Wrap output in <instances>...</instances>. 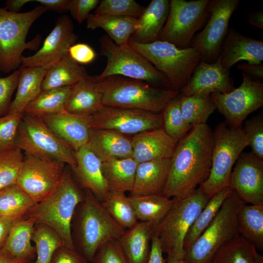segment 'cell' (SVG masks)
Instances as JSON below:
<instances>
[{
  "label": "cell",
  "instance_id": "29",
  "mask_svg": "<svg viewBox=\"0 0 263 263\" xmlns=\"http://www.w3.org/2000/svg\"><path fill=\"white\" fill-rule=\"evenodd\" d=\"M17 91L7 113L23 114L26 107L41 92L47 70L41 67H20Z\"/></svg>",
  "mask_w": 263,
  "mask_h": 263
},
{
  "label": "cell",
  "instance_id": "4",
  "mask_svg": "<svg viewBox=\"0 0 263 263\" xmlns=\"http://www.w3.org/2000/svg\"><path fill=\"white\" fill-rule=\"evenodd\" d=\"M105 106L141 110L160 113L180 93L148 83L119 75L106 77L98 83Z\"/></svg>",
  "mask_w": 263,
  "mask_h": 263
},
{
  "label": "cell",
  "instance_id": "23",
  "mask_svg": "<svg viewBox=\"0 0 263 263\" xmlns=\"http://www.w3.org/2000/svg\"><path fill=\"white\" fill-rule=\"evenodd\" d=\"M76 164L71 169L74 177L83 189L91 191L102 201L109 191L102 170V162L88 145L75 151Z\"/></svg>",
  "mask_w": 263,
  "mask_h": 263
},
{
  "label": "cell",
  "instance_id": "56",
  "mask_svg": "<svg viewBox=\"0 0 263 263\" xmlns=\"http://www.w3.org/2000/svg\"><path fill=\"white\" fill-rule=\"evenodd\" d=\"M16 222H17L0 217V250L6 243L11 230Z\"/></svg>",
  "mask_w": 263,
  "mask_h": 263
},
{
  "label": "cell",
  "instance_id": "59",
  "mask_svg": "<svg viewBox=\"0 0 263 263\" xmlns=\"http://www.w3.org/2000/svg\"><path fill=\"white\" fill-rule=\"evenodd\" d=\"M0 263H35V261L16 259L0 249Z\"/></svg>",
  "mask_w": 263,
  "mask_h": 263
},
{
  "label": "cell",
  "instance_id": "30",
  "mask_svg": "<svg viewBox=\"0 0 263 263\" xmlns=\"http://www.w3.org/2000/svg\"><path fill=\"white\" fill-rule=\"evenodd\" d=\"M87 75L84 67L75 61L68 53L47 70L41 90L72 87Z\"/></svg>",
  "mask_w": 263,
  "mask_h": 263
},
{
  "label": "cell",
  "instance_id": "58",
  "mask_svg": "<svg viewBox=\"0 0 263 263\" xmlns=\"http://www.w3.org/2000/svg\"><path fill=\"white\" fill-rule=\"evenodd\" d=\"M33 1V0H7L5 2V7L4 8L11 12L19 13L25 4Z\"/></svg>",
  "mask_w": 263,
  "mask_h": 263
},
{
  "label": "cell",
  "instance_id": "60",
  "mask_svg": "<svg viewBox=\"0 0 263 263\" xmlns=\"http://www.w3.org/2000/svg\"><path fill=\"white\" fill-rule=\"evenodd\" d=\"M166 263H186L183 258H177L168 255L166 259Z\"/></svg>",
  "mask_w": 263,
  "mask_h": 263
},
{
  "label": "cell",
  "instance_id": "8",
  "mask_svg": "<svg viewBox=\"0 0 263 263\" xmlns=\"http://www.w3.org/2000/svg\"><path fill=\"white\" fill-rule=\"evenodd\" d=\"M211 167L207 179L199 188L210 199L228 187L230 176L237 159L248 146L243 127H232L225 122L213 131Z\"/></svg>",
  "mask_w": 263,
  "mask_h": 263
},
{
  "label": "cell",
  "instance_id": "33",
  "mask_svg": "<svg viewBox=\"0 0 263 263\" xmlns=\"http://www.w3.org/2000/svg\"><path fill=\"white\" fill-rule=\"evenodd\" d=\"M35 225L30 218L16 222L1 250L16 259L34 260L36 250L31 241Z\"/></svg>",
  "mask_w": 263,
  "mask_h": 263
},
{
  "label": "cell",
  "instance_id": "49",
  "mask_svg": "<svg viewBox=\"0 0 263 263\" xmlns=\"http://www.w3.org/2000/svg\"><path fill=\"white\" fill-rule=\"evenodd\" d=\"M93 263H129L123 254L117 240L108 242L96 252Z\"/></svg>",
  "mask_w": 263,
  "mask_h": 263
},
{
  "label": "cell",
  "instance_id": "36",
  "mask_svg": "<svg viewBox=\"0 0 263 263\" xmlns=\"http://www.w3.org/2000/svg\"><path fill=\"white\" fill-rule=\"evenodd\" d=\"M210 263H263V256L239 235L222 246Z\"/></svg>",
  "mask_w": 263,
  "mask_h": 263
},
{
  "label": "cell",
  "instance_id": "52",
  "mask_svg": "<svg viewBox=\"0 0 263 263\" xmlns=\"http://www.w3.org/2000/svg\"><path fill=\"white\" fill-rule=\"evenodd\" d=\"M70 56L78 64H87L94 60L96 53L88 44L83 43H75L69 50Z\"/></svg>",
  "mask_w": 263,
  "mask_h": 263
},
{
  "label": "cell",
  "instance_id": "38",
  "mask_svg": "<svg viewBox=\"0 0 263 263\" xmlns=\"http://www.w3.org/2000/svg\"><path fill=\"white\" fill-rule=\"evenodd\" d=\"M71 87H66L41 91L26 107L24 114L40 117L65 110Z\"/></svg>",
  "mask_w": 263,
  "mask_h": 263
},
{
  "label": "cell",
  "instance_id": "14",
  "mask_svg": "<svg viewBox=\"0 0 263 263\" xmlns=\"http://www.w3.org/2000/svg\"><path fill=\"white\" fill-rule=\"evenodd\" d=\"M239 87L226 94L213 93L210 96L216 109L232 127H242L248 115L263 107V84L243 73Z\"/></svg>",
  "mask_w": 263,
  "mask_h": 263
},
{
  "label": "cell",
  "instance_id": "6",
  "mask_svg": "<svg viewBox=\"0 0 263 263\" xmlns=\"http://www.w3.org/2000/svg\"><path fill=\"white\" fill-rule=\"evenodd\" d=\"M100 54L107 59L106 65L99 75V82L113 75L144 81L156 87L172 89L166 76L129 44H115L107 35L100 38ZM173 90V89H172Z\"/></svg>",
  "mask_w": 263,
  "mask_h": 263
},
{
  "label": "cell",
  "instance_id": "31",
  "mask_svg": "<svg viewBox=\"0 0 263 263\" xmlns=\"http://www.w3.org/2000/svg\"><path fill=\"white\" fill-rule=\"evenodd\" d=\"M137 19L90 14L86 20L88 29L101 28L115 44H127L134 33Z\"/></svg>",
  "mask_w": 263,
  "mask_h": 263
},
{
  "label": "cell",
  "instance_id": "44",
  "mask_svg": "<svg viewBox=\"0 0 263 263\" xmlns=\"http://www.w3.org/2000/svg\"><path fill=\"white\" fill-rule=\"evenodd\" d=\"M23 157L17 147L0 151V190L16 184Z\"/></svg>",
  "mask_w": 263,
  "mask_h": 263
},
{
  "label": "cell",
  "instance_id": "48",
  "mask_svg": "<svg viewBox=\"0 0 263 263\" xmlns=\"http://www.w3.org/2000/svg\"><path fill=\"white\" fill-rule=\"evenodd\" d=\"M20 72L19 68L7 76L0 77V117L8 113L13 94L18 85Z\"/></svg>",
  "mask_w": 263,
  "mask_h": 263
},
{
  "label": "cell",
  "instance_id": "20",
  "mask_svg": "<svg viewBox=\"0 0 263 263\" xmlns=\"http://www.w3.org/2000/svg\"><path fill=\"white\" fill-rule=\"evenodd\" d=\"M39 118L75 151L88 145L92 129L91 116L75 114L65 110Z\"/></svg>",
  "mask_w": 263,
  "mask_h": 263
},
{
  "label": "cell",
  "instance_id": "5",
  "mask_svg": "<svg viewBox=\"0 0 263 263\" xmlns=\"http://www.w3.org/2000/svg\"><path fill=\"white\" fill-rule=\"evenodd\" d=\"M46 11L41 5L23 13H13L0 7V72L8 74L17 70L24 50H38L40 35L29 42L26 38L32 25Z\"/></svg>",
  "mask_w": 263,
  "mask_h": 263
},
{
  "label": "cell",
  "instance_id": "51",
  "mask_svg": "<svg viewBox=\"0 0 263 263\" xmlns=\"http://www.w3.org/2000/svg\"><path fill=\"white\" fill-rule=\"evenodd\" d=\"M88 262L75 248L62 245L55 251L49 263H88Z\"/></svg>",
  "mask_w": 263,
  "mask_h": 263
},
{
  "label": "cell",
  "instance_id": "28",
  "mask_svg": "<svg viewBox=\"0 0 263 263\" xmlns=\"http://www.w3.org/2000/svg\"><path fill=\"white\" fill-rule=\"evenodd\" d=\"M155 227L151 223L138 221L117 240L129 263H147Z\"/></svg>",
  "mask_w": 263,
  "mask_h": 263
},
{
  "label": "cell",
  "instance_id": "24",
  "mask_svg": "<svg viewBox=\"0 0 263 263\" xmlns=\"http://www.w3.org/2000/svg\"><path fill=\"white\" fill-rule=\"evenodd\" d=\"M88 145L102 162L132 157L131 137L112 130L92 128Z\"/></svg>",
  "mask_w": 263,
  "mask_h": 263
},
{
  "label": "cell",
  "instance_id": "40",
  "mask_svg": "<svg viewBox=\"0 0 263 263\" xmlns=\"http://www.w3.org/2000/svg\"><path fill=\"white\" fill-rule=\"evenodd\" d=\"M232 190L229 186L225 187L209 199L186 236L184 243L185 252L191 246L213 220L224 202Z\"/></svg>",
  "mask_w": 263,
  "mask_h": 263
},
{
  "label": "cell",
  "instance_id": "35",
  "mask_svg": "<svg viewBox=\"0 0 263 263\" xmlns=\"http://www.w3.org/2000/svg\"><path fill=\"white\" fill-rule=\"evenodd\" d=\"M239 235L258 251L263 250V204H243L237 217Z\"/></svg>",
  "mask_w": 263,
  "mask_h": 263
},
{
  "label": "cell",
  "instance_id": "47",
  "mask_svg": "<svg viewBox=\"0 0 263 263\" xmlns=\"http://www.w3.org/2000/svg\"><path fill=\"white\" fill-rule=\"evenodd\" d=\"M23 115L7 113L0 117V151L16 147L18 129Z\"/></svg>",
  "mask_w": 263,
  "mask_h": 263
},
{
  "label": "cell",
  "instance_id": "18",
  "mask_svg": "<svg viewBox=\"0 0 263 263\" xmlns=\"http://www.w3.org/2000/svg\"><path fill=\"white\" fill-rule=\"evenodd\" d=\"M228 186L245 204H263V159L242 152L232 169Z\"/></svg>",
  "mask_w": 263,
  "mask_h": 263
},
{
  "label": "cell",
  "instance_id": "57",
  "mask_svg": "<svg viewBox=\"0 0 263 263\" xmlns=\"http://www.w3.org/2000/svg\"><path fill=\"white\" fill-rule=\"evenodd\" d=\"M248 22L261 29H263V12L262 9H255L249 13L247 17Z\"/></svg>",
  "mask_w": 263,
  "mask_h": 263
},
{
  "label": "cell",
  "instance_id": "11",
  "mask_svg": "<svg viewBox=\"0 0 263 263\" xmlns=\"http://www.w3.org/2000/svg\"><path fill=\"white\" fill-rule=\"evenodd\" d=\"M15 147L25 154L66 164L71 169L76 164L75 150L38 117L23 114Z\"/></svg>",
  "mask_w": 263,
  "mask_h": 263
},
{
  "label": "cell",
  "instance_id": "15",
  "mask_svg": "<svg viewBox=\"0 0 263 263\" xmlns=\"http://www.w3.org/2000/svg\"><path fill=\"white\" fill-rule=\"evenodd\" d=\"M24 154L16 185L37 204L57 188L64 175L65 164Z\"/></svg>",
  "mask_w": 263,
  "mask_h": 263
},
{
  "label": "cell",
  "instance_id": "55",
  "mask_svg": "<svg viewBox=\"0 0 263 263\" xmlns=\"http://www.w3.org/2000/svg\"><path fill=\"white\" fill-rule=\"evenodd\" d=\"M70 0H36L46 10H51L59 13L68 11V7Z\"/></svg>",
  "mask_w": 263,
  "mask_h": 263
},
{
  "label": "cell",
  "instance_id": "22",
  "mask_svg": "<svg viewBox=\"0 0 263 263\" xmlns=\"http://www.w3.org/2000/svg\"><path fill=\"white\" fill-rule=\"evenodd\" d=\"M219 56L222 66L230 70L242 60L261 64L263 61V41L245 36L234 28H229Z\"/></svg>",
  "mask_w": 263,
  "mask_h": 263
},
{
  "label": "cell",
  "instance_id": "41",
  "mask_svg": "<svg viewBox=\"0 0 263 263\" xmlns=\"http://www.w3.org/2000/svg\"><path fill=\"white\" fill-rule=\"evenodd\" d=\"M100 201L112 218L125 229L131 228L138 222L130 199L126 193L109 191Z\"/></svg>",
  "mask_w": 263,
  "mask_h": 263
},
{
  "label": "cell",
  "instance_id": "43",
  "mask_svg": "<svg viewBox=\"0 0 263 263\" xmlns=\"http://www.w3.org/2000/svg\"><path fill=\"white\" fill-rule=\"evenodd\" d=\"M180 98V94L170 101L161 113L163 129L177 142L183 138L192 128L183 118Z\"/></svg>",
  "mask_w": 263,
  "mask_h": 263
},
{
  "label": "cell",
  "instance_id": "1",
  "mask_svg": "<svg viewBox=\"0 0 263 263\" xmlns=\"http://www.w3.org/2000/svg\"><path fill=\"white\" fill-rule=\"evenodd\" d=\"M213 145V131L207 124L192 127L177 143L162 194L180 200L197 189L210 174Z\"/></svg>",
  "mask_w": 263,
  "mask_h": 263
},
{
  "label": "cell",
  "instance_id": "53",
  "mask_svg": "<svg viewBox=\"0 0 263 263\" xmlns=\"http://www.w3.org/2000/svg\"><path fill=\"white\" fill-rule=\"evenodd\" d=\"M237 68L253 80L261 81L263 79V65L243 63L237 65Z\"/></svg>",
  "mask_w": 263,
  "mask_h": 263
},
{
  "label": "cell",
  "instance_id": "21",
  "mask_svg": "<svg viewBox=\"0 0 263 263\" xmlns=\"http://www.w3.org/2000/svg\"><path fill=\"white\" fill-rule=\"evenodd\" d=\"M132 158L138 163L170 159L177 142L163 128L146 131L131 136Z\"/></svg>",
  "mask_w": 263,
  "mask_h": 263
},
{
  "label": "cell",
  "instance_id": "17",
  "mask_svg": "<svg viewBox=\"0 0 263 263\" xmlns=\"http://www.w3.org/2000/svg\"><path fill=\"white\" fill-rule=\"evenodd\" d=\"M77 39L70 18L66 15L59 17L41 48L32 56H21V67H41L47 70L68 53Z\"/></svg>",
  "mask_w": 263,
  "mask_h": 263
},
{
  "label": "cell",
  "instance_id": "42",
  "mask_svg": "<svg viewBox=\"0 0 263 263\" xmlns=\"http://www.w3.org/2000/svg\"><path fill=\"white\" fill-rule=\"evenodd\" d=\"M32 241L34 242L36 250L35 263H49L55 251L64 245L58 234L43 224L35 225Z\"/></svg>",
  "mask_w": 263,
  "mask_h": 263
},
{
  "label": "cell",
  "instance_id": "34",
  "mask_svg": "<svg viewBox=\"0 0 263 263\" xmlns=\"http://www.w3.org/2000/svg\"><path fill=\"white\" fill-rule=\"evenodd\" d=\"M138 221L160 224L173 207L175 200L163 194L129 196Z\"/></svg>",
  "mask_w": 263,
  "mask_h": 263
},
{
  "label": "cell",
  "instance_id": "50",
  "mask_svg": "<svg viewBox=\"0 0 263 263\" xmlns=\"http://www.w3.org/2000/svg\"><path fill=\"white\" fill-rule=\"evenodd\" d=\"M99 0H70L68 10L79 24L86 20L92 10L98 5Z\"/></svg>",
  "mask_w": 263,
  "mask_h": 263
},
{
  "label": "cell",
  "instance_id": "26",
  "mask_svg": "<svg viewBox=\"0 0 263 263\" xmlns=\"http://www.w3.org/2000/svg\"><path fill=\"white\" fill-rule=\"evenodd\" d=\"M169 4V0H152L137 19L136 30L130 39L142 44L160 40Z\"/></svg>",
  "mask_w": 263,
  "mask_h": 263
},
{
  "label": "cell",
  "instance_id": "27",
  "mask_svg": "<svg viewBox=\"0 0 263 263\" xmlns=\"http://www.w3.org/2000/svg\"><path fill=\"white\" fill-rule=\"evenodd\" d=\"M170 159L137 165L131 196L162 194L170 166Z\"/></svg>",
  "mask_w": 263,
  "mask_h": 263
},
{
  "label": "cell",
  "instance_id": "46",
  "mask_svg": "<svg viewBox=\"0 0 263 263\" xmlns=\"http://www.w3.org/2000/svg\"><path fill=\"white\" fill-rule=\"evenodd\" d=\"M243 129L251 152L263 159V112L244 120Z\"/></svg>",
  "mask_w": 263,
  "mask_h": 263
},
{
  "label": "cell",
  "instance_id": "45",
  "mask_svg": "<svg viewBox=\"0 0 263 263\" xmlns=\"http://www.w3.org/2000/svg\"><path fill=\"white\" fill-rule=\"evenodd\" d=\"M145 7L133 0H102L94 14L138 19Z\"/></svg>",
  "mask_w": 263,
  "mask_h": 263
},
{
  "label": "cell",
  "instance_id": "10",
  "mask_svg": "<svg viewBox=\"0 0 263 263\" xmlns=\"http://www.w3.org/2000/svg\"><path fill=\"white\" fill-rule=\"evenodd\" d=\"M175 203L163 221L155 225L163 251L168 255L184 258L186 236L209 199L198 188L191 195Z\"/></svg>",
  "mask_w": 263,
  "mask_h": 263
},
{
  "label": "cell",
  "instance_id": "9",
  "mask_svg": "<svg viewBox=\"0 0 263 263\" xmlns=\"http://www.w3.org/2000/svg\"><path fill=\"white\" fill-rule=\"evenodd\" d=\"M244 204L233 190L213 220L185 251L183 259L186 263H210L222 246L239 235L238 213Z\"/></svg>",
  "mask_w": 263,
  "mask_h": 263
},
{
  "label": "cell",
  "instance_id": "32",
  "mask_svg": "<svg viewBox=\"0 0 263 263\" xmlns=\"http://www.w3.org/2000/svg\"><path fill=\"white\" fill-rule=\"evenodd\" d=\"M138 163L132 157L102 162V170L109 191L130 193Z\"/></svg>",
  "mask_w": 263,
  "mask_h": 263
},
{
  "label": "cell",
  "instance_id": "12",
  "mask_svg": "<svg viewBox=\"0 0 263 263\" xmlns=\"http://www.w3.org/2000/svg\"><path fill=\"white\" fill-rule=\"evenodd\" d=\"M209 0H171L161 40L176 47L188 48L196 33L209 16Z\"/></svg>",
  "mask_w": 263,
  "mask_h": 263
},
{
  "label": "cell",
  "instance_id": "54",
  "mask_svg": "<svg viewBox=\"0 0 263 263\" xmlns=\"http://www.w3.org/2000/svg\"><path fill=\"white\" fill-rule=\"evenodd\" d=\"M163 251L158 237L154 234L152 236L150 250L147 263H166L163 257Z\"/></svg>",
  "mask_w": 263,
  "mask_h": 263
},
{
  "label": "cell",
  "instance_id": "39",
  "mask_svg": "<svg viewBox=\"0 0 263 263\" xmlns=\"http://www.w3.org/2000/svg\"><path fill=\"white\" fill-rule=\"evenodd\" d=\"M35 204L16 184L0 190V217L18 222Z\"/></svg>",
  "mask_w": 263,
  "mask_h": 263
},
{
  "label": "cell",
  "instance_id": "7",
  "mask_svg": "<svg viewBox=\"0 0 263 263\" xmlns=\"http://www.w3.org/2000/svg\"><path fill=\"white\" fill-rule=\"evenodd\" d=\"M129 45L142 55L169 80L172 89L180 93L202 60L195 48H179L162 40L142 44L130 39Z\"/></svg>",
  "mask_w": 263,
  "mask_h": 263
},
{
  "label": "cell",
  "instance_id": "25",
  "mask_svg": "<svg viewBox=\"0 0 263 263\" xmlns=\"http://www.w3.org/2000/svg\"><path fill=\"white\" fill-rule=\"evenodd\" d=\"M99 81L95 76L87 75L71 87L65 110L69 112L91 116L100 111L104 105Z\"/></svg>",
  "mask_w": 263,
  "mask_h": 263
},
{
  "label": "cell",
  "instance_id": "37",
  "mask_svg": "<svg viewBox=\"0 0 263 263\" xmlns=\"http://www.w3.org/2000/svg\"><path fill=\"white\" fill-rule=\"evenodd\" d=\"M180 103L184 120L192 127L207 124L209 117L216 110L210 94L207 93H198L190 96L180 94Z\"/></svg>",
  "mask_w": 263,
  "mask_h": 263
},
{
  "label": "cell",
  "instance_id": "2",
  "mask_svg": "<svg viewBox=\"0 0 263 263\" xmlns=\"http://www.w3.org/2000/svg\"><path fill=\"white\" fill-rule=\"evenodd\" d=\"M84 198L77 206L71 222V235L75 249L89 262L106 243L118 240L125 229L112 218L101 202L90 190L84 189Z\"/></svg>",
  "mask_w": 263,
  "mask_h": 263
},
{
  "label": "cell",
  "instance_id": "19",
  "mask_svg": "<svg viewBox=\"0 0 263 263\" xmlns=\"http://www.w3.org/2000/svg\"><path fill=\"white\" fill-rule=\"evenodd\" d=\"M230 74V70L222 66L219 56L213 63L201 60L180 94L190 96L198 93H229L235 88Z\"/></svg>",
  "mask_w": 263,
  "mask_h": 263
},
{
  "label": "cell",
  "instance_id": "3",
  "mask_svg": "<svg viewBox=\"0 0 263 263\" xmlns=\"http://www.w3.org/2000/svg\"><path fill=\"white\" fill-rule=\"evenodd\" d=\"M84 190L77 183L68 168H65L57 188L48 197L36 204L23 218L35 224L51 227L65 246L75 248L71 235V222L77 206L84 198Z\"/></svg>",
  "mask_w": 263,
  "mask_h": 263
},
{
  "label": "cell",
  "instance_id": "16",
  "mask_svg": "<svg viewBox=\"0 0 263 263\" xmlns=\"http://www.w3.org/2000/svg\"><path fill=\"white\" fill-rule=\"evenodd\" d=\"M91 128L110 130L128 136L163 128L161 113L105 106L91 116Z\"/></svg>",
  "mask_w": 263,
  "mask_h": 263
},
{
  "label": "cell",
  "instance_id": "13",
  "mask_svg": "<svg viewBox=\"0 0 263 263\" xmlns=\"http://www.w3.org/2000/svg\"><path fill=\"white\" fill-rule=\"evenodd\" d=\"M239 3V0H209L207 23L195 35L190 46L200 53L202 60L213 63L218 59L229 29L230 19Z\"/></svg>",
  "mask_w": 263,
  "mask_h": 263
}]
</instances>
